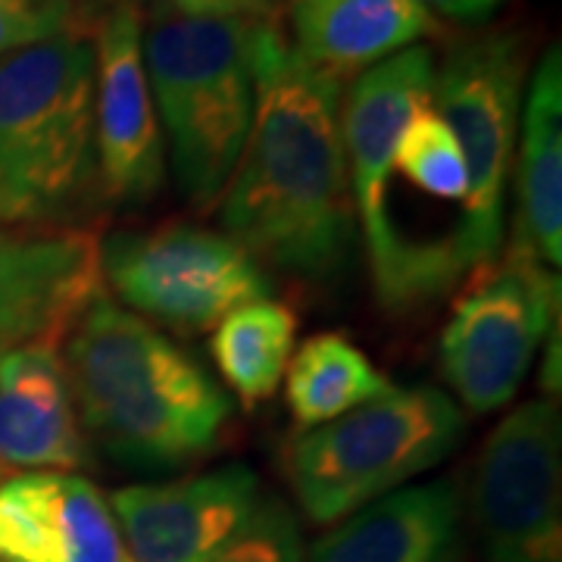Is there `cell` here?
<instances>
[{
	"mask_svg": "<svg viewBox=\"0 0 562 562\" xmlns=\"http://www.w3.org/2000/svg\"><path fill=\"white\" fill-rule=\"evenodd\" d=\"M341 98L344 81L306 66L272 16L262 22L254 125L220 201L225 235L254 260L322 288L357 250Z\"/></svg>",
	"mask_w": 562,
	"mask_h": 562,
	"instance_id": "obj_1",
	"label": "cell"
},
{
	"mask_svg": "<svg viewBox=\"0 0 562 562\" xmlns=\"http://www.w3.org/2000/svg\"><path fill=\"white\" fill-rule=\"evenodd\" d=\"M63 366L81 431L132 469L206 457L232 422V397L201 362L103 294L76 322Z\"/></svg>",
	"mask_w": 562,
	"mask_h": 562,
	"instance_id": "obj_2",
	"label": "cell"
},
{
	"mask_svg": "<svg viewBox=\"0 0 562 562\" xmlns=\"http://www.w3.org/2000/svg\"><path fill=\"white\" fill-rule=\"evenodd\" d=\"M262 20H188L154 10L144 69L184 198L210 210L238 169L257 106Z\"/></svg>",
	"mask_w": 562,
	"mask_h": 562,
	"instance_id": "obj_3",
	"label": "cell"
},
{
	"mask_svg": "<svg viewBox=\"0 0 562 562\" xmlns=\"http://www.w3.org/2000/svg\"><path fill=\"white\" fill-rule=\"evenodd\" d=\"M94 181V44L63 35L0 57V222L72 216Z\"/></svg>",
	"mask_w": 562,
	"mask_h": 562,
	"instance_id": "obj_4",
	"label": "cell"
},
{
	"mask_svg": "<svg viewBox=\"0 0 562 562\" xmlns=\"http://www.w3.org/2000/svg\"><path fill=\"white\" fill-rule=\"evenodd\" d=\"M435 66L431 47L413 44L360 72L341 98V144L353 213L379 303L394 313L435 301L462 279L450 241H406L391 220L394 150L409 116L431 103Z\"/></svg>",
	"mask_w": 562,
	"mask_h": 562,
	"instance_id": "obj_5",
	"label": "cell"
},
{
	"mask_svg": "<svg viewBox=\"0 0 562 562\" xmlns=\"http://www.w3.org/2000/svg\"><path fill=\"white\" fill-rule=\"evenodd\" d=\"M462 431L460 403L441 387H391L341 419L301 431L284 472L310 522L338 525L447 460Z\"/></svg>",
	"mask_w": 562,
	"mask_h": 562,
	"instance_id": "obj_6",
	"label": "cell"
},
{
	"mask_svg": "<svg viewBox=\"0 0 562 562\" xmlns=\"http://www.w3.org/2000/svg\"><path fill=\"white\" fill-rule=\"evenodd\" d=\"M528 44L519 32H484L447 50L435 66L431 106L460 140L469 191L450 235L462 272L501 260L506 179L522 120Z\"/></svg>",
	"mask_w": 562,
	"mask_h": 562,
	"instance_id": "obj_7",
	"label": "cell"
},
{
	"mask_svg": "<svg viewBox=\"0 0 562 562\" xmlns=\"http://www.w3.org/2000/svg\"><path fill=\"white\" fill-rule=\"evenodd\" d=\"M475 272L453 303L438 362L462 406L484 416L519 394L538 347L560 325V276L513 244Z\"/></svg>",
	"mask_w": 562,
	"mask_h": 562,
	"instance_id": "obj_8",
	"label": "cell"
},
{
	"mask_svg": "<svg viewBox=\"0 0 562 562\" xmlns=\"http://www.w3.org/2000/svg\"><path fill=\"white\" fill-rule=\"evenodd\" d=\"M101 269L128 313L179 331H210L247 303L269 301L272 291L266 269L241 244L184 222L110 235Z\"/></svg>",
	"mask_w": 562,
	"mask_h": 562,
	"instance_id": "obj_9",
	"label": "cell"
},
{
	"mask_svg": "<svg viewBox=\"0 0 562 562\" xmlns=\"http://www.w3.org/2000/svg\"><path fill=\"white\" fill-rule=\"evenodd\" d=\"M469 516L487 562H562V416L557 397L516 406L484 441Z\"/></svg>",
	"mask_w": 562,
	"mask_h": 562,
	"instance_id": "obj_10",
	"label": "cell"
},
{
	"mask_svg": "<svg viewBox=\"0 0 562 562\" xmlns=\"http://www.w3.org/2000/svg\"><path fill=\"white\" fill-rule=\"evenodd\" d=\"M94 162L103 198L116 206H144L166 179V144L135 0H116L94 32Z\"/></svg>",
	"mask_w": 562,
	"mask_h": 562,
	"instance_id": "obj_11",
	"label": "cell"
},
{
	"mask_svg": "<svg viewBox=\"0 0 562 562\" xmlns=\"http://www.w3.org/2000/svg\"><path fill=\"white\" fill-rule=\"evenodd\" d=\"M101 284L98 235L0 222V357L25 344L60 347Z\"/></svg>",
	"mask_w": 562,
	"mask_h": 562,
	"instance_id": "obj_12",
	"label": "cell"
},
{
	"mask_svg": "<svg viewBox=\"0 0 562 562\" xmlns=\"http://www.w3.org/2000/svg\"><path fill=\"white\" fill-rule=\"evenodd\" d=\"M132 562H201L232 538L260 503V479L241 462L110 494Z\"/></svg>",
	"mask_w": 562,
	"mask_h": 562,
	"instance_id": "obj_13",
	"label": "cell"
},
{
	"mask_svg": "<svg viewBox=\"0 0 562 562\" xmlns=\"http://www.w3.org/2000/svg\"><path fill=\"white\" fill-rule=\"evenodd\" d=\"M0 562H132L101 487L79 472L0 482Z\"/></svg>",
	"mask_w": 562,
	"mask_h": 562,
	"instance_id": "obj_14",
	"label": "cell"
},
{
	"mask_svg": "<svg viewBox=\"0 0 562 562\" xmlns=\"http://www.w3.org/2000/svg\"><path fill=\"white\" fill-rule=\"evenodd\" d=\"M88 443L60 347L25 344L0 357V469L76 472Z\"/></svg>",
	"mask_w": 562,
	"mask_h": 562,
	"instance_id": "obj_15",
	"label": "cell"
},
{
	"mask_svg": "<svg viewBox=\"0 0 562 562\" xmlns=\"http://www.w3.org/2000/svg\"><path fill=\"white\" fill-rule=\"evenodd\" d=\"M303 562H462L460 487H401L347 516Z\"/></svg>",
	"mask_w": 562,
	"mask_h": 562,
	"instance_id": "obj_16",
	"label": "cell"
},
{
	"mask_svg": "<svg viewBox=\"0 0 562 562\" xmlns=\"http://www.w3.org/2000/svg\"><path fill=\"white\" fill-rule=\"evenodd\" d=\"M438 25L416 0H291L294 54L338 81L438 35Z\"/></svg>",
	"mask_w": 562,
	"mask_h": 562,
	"instance_id": "obj_17",
	"label": "cell"
},
{
	"mask_svg": "<svg viewBox=\"0 0 562 562\" xmlns=\"http://www.w3.org/2000/svg\"><path fill=\"white\" fill-rule=\"evenodd\" d=\"M519 147V206L513 247L547 269L562 262V57L553 44L538 63L525 103Z\"/></svg>",
	"mask_w": 562,
	"mask_h": 562,
	"instance_id": "obj_18",
	"label": "cell"
},
{
	"mask_svg": "<svg viewBox=\"0 0 562 562\" xmlns=\"http://www.w3.org/2000/svg\"><path fill=\"white\" fill-rule=\"evenodd\" d=\"M391 387L360 347L335 331L306 338L284 369V401L303 431L341 419L362 403L384 397Z\"/></svg>",
	"mask_w": 562,
	"mask_h": 562,
	"instance_id": "obj_19",
	"label": "cell"
},
{
	"mask_svg": "<svg viewBox=\"0 0 562 562\" xmlns=\"http://www.w3.org/2000/svg\"><path fill=\"white\" fill-rule=\"evenodd\" d=\"M297 316L279 301H257L216 325L210 341L225 384L247 406L276 397L294 353Z\"/></svg>",
	"mask_w": 562,
	"mask_h": 562,
	"instance_id": "obj_20",
	"label": "cell"
},
{
	"mask_svg": "<svg viewBox=\"0 0 562 562\" xmlns=\"http://www.w3.org/2000/svg\"><path fill=\"white\" fill-rule=\"evenodd\" d=\"M403 179L435 201H465L469 172L453 128L438 116L431 103L419 106L403 128L394 166Z\"/></svg>",
	"mask_w": 562,
	"mask_h": 562,
	"instance_id": "obj_21",
	"label": "cell"
},
{
	"mask_svg": "<svg viewBox=\"0 0 562 562\" xmlns=\"http://www.w3.org/2000/svg\"><path fill=\"white\" fill-rule=\"evenodd\" d=\"M201 562H303L301 525L279 497H260L241 528Z\"/></svg>",
	"mask_w": 562,
	"mask_h": 562,
	"instance_id": "obj_22",
	"label": "cell"
},
{
	"mask_svg": "<svg viewBox=\"0 0 562 562\" xmlns=\"http://www.w3.org/2000/svg\"><path fill=\"white\" fill-rule=\"evenodd\" d=\"M72 0H0V57L63 35H85Z\"/></svg>",
	"mask_w": 562,
	"mask_h": 562,
	"instance_id": "obj_23",
	"label": "cell"
},
{
	"mask_svg": "<svg viewBox=\"0 0 562 562\" xmlns=\"http://www.w3.org/2000/svg\"><path fill=\"white\" fill-rule=\"evenodd\" d=\"M154 10L188 20H262L272 16L276 0H147Z\"/></svg>",
	"mask_w": 562,
	"mask_h": 562,
	"instance_id": "obj_24",
	"label": "cell"
},
{
	"mask_svg": "<svg viewBox=\"0 0 562 562\" xmlns=\"http://www.w3.org/2000/svg\"><path fill=\"white\" fill-rule=\"evenodd\" d=\"M419 7H425L435 20L447 16L457 22H484L487 16H494L506 0H416Z\"/></svg>",
	"mask_w": 562,
	"mask_h": 562,
	"instance_id": "obj_25",
	"label": "cell"
},
{
	"mask_svg": "<svg viewBox=\"0 0 562 562\" xmlns=\"http://www.w3.org/2000/svg\"><path fill=\"white\" fill-rule=\"evenodd\" d=\"M72 3L79 7L81 16L91 22V20H94V16H98V13H101V10H103V13H106V10H110V7H113L116 0H72ZM98 20H101V16H98Z\"/></svg>",
	"mask_w": 562,
	"mask_h": 562,
	"instance_id": "obj_26",
	"label": "cell"
},
{
	"mask_svg": "<svg viewBox=\"0 0 562 562\" xmlns=\"http://www.w3.org/2000/svg\"><path fill=\"white\" fill-rule=\"evenodd\" d=\"M0 479H3V469H0Z\"/></svg>",
	"mask_w": 562,
	"mask_h": 562,
	"instance_id": "obj_27",
	"label": "cell"
}]
</instances>
